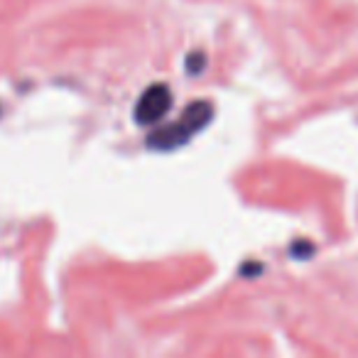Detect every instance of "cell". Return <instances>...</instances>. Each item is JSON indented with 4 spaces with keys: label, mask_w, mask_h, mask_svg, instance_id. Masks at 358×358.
I'll list each match as a JSON object with an SVG mask.
<instances>
[{
    "label": "cell",
    "mask_w": 358,
    "mask_h": 358,
    "mask_svg": "<svg viewBox=\"0 0 358 358\" xmlns=\"http://www.w3.org/2000/svg\"><path fill=\"white\" fill-rule=\"evenodd\" d=\"M214 115V106L209 101H194L189 108L182 113V118L177 123L167 125V128L155 130L148 138V145L152 150H174L182 148L185 143H189L199 130L206 128V123Z\"/></svg>",
    "instance_id": "6da1fadb"
},
{
    "label": "cell",
    "mask_w": 358,
    "mask_h": 358,
    "mask_svg": "<svg viewBox=\"0 0 358 358\" xmlns=\"http://www.w3.org/2000/svg\"><path fill=\"white\" fill-rule=\"evenodd\" d=\"M169 106H172V91L164 84H152L140 94L138 103H135V120L140 125H152L167 115Z\"/></svg>",
    "instance_id": "7a4b0ae2"
}]
</instances>
